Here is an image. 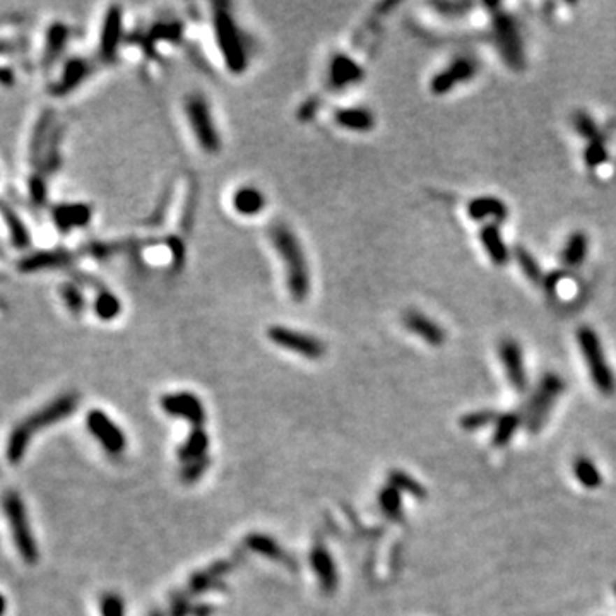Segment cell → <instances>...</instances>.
Wrapping results in <instances>:
<instances>
[{"label":"cell","mask_w":616,"mask_h":616,"mask_svg":"<svg viewBox=\"0 0 616 616\" xmlns=\"http://www.w3.org/2000/svg\"><path fill=\"white\" fill-rule=\"evenodd\" d=\"M389 480H390V487L399 489V492L409 493V495H413L415 499L423 500L424 496H427V489H424L418 481L413 480L409 474H406L404 471H392V473L389 474Z\"/></svg>","instance_id":"obj_30"},{"label":"cell","mask_w":616,"mask_h":616,"mask_svg":"<svg viewBox=\"0 0 616 616\" xmlns=\"http://www.w3.org/2000/svg\"><path fill=\"white\" fill-rule=\"evenodd\" d=\"M515 260H517L519 267L522 269V273L526 274L527 279H531L533 282H541L545 274H543L541 266L538 264V260L533 257L531 252H527L524 247H517L514 250Z\"/></svg>","instance_id":"obj_32"},{"label":"cell","mask_w":616,"mask_h":616,"mask_svg":"<svg viewBox=\"0 0 616 616\" xmlns=\"http://www.w3.org/2000/svg\"><path fill=\"white\" fill-rule=\"evenodd\" d=\"M577 341H579L580 353H582L585 365L589 368L592 384L596 385V389L601 394L611 396L616 390V378L613 372H611V366L608 365L606 357H604L599 336L596 334L594 329L584 325L577 331Z\"/></svg>","instance_id":"obj_3"},{"label":"cell","mask_w":616,"mask_h":616,"mask_svg":"<svg viewBox=\"0 0 616 616\" xmlns=\"http://www.w3.org/2000/svg\"><path fill=\"white\" fill-rule=\"evenodd\" d=\"M171 615L173 616H187L189 615V603H187L185 598H180L173 599V604H171Z\"/></svg>","instance_id":"obj_40"},{"label":"cell","mask_w":616,"mask_h":616,"mask_svg":"<svg viewBox=\"0 0 616 616\" xmlns=\"http://www.w3.org/2000/svg\"><path fill=\"white\" fill-rule=\"evenodd\" d=\"M152 616H162V615H158V613H155V615H152Z\"/></svg>","instance_id":"obj_43"},{"label":"cell","mask_w":616,"mask_h":616,"mask_svg":"<svg viewBox=\"0 0 616 616\" xmlns=\"http://www.w3.org/2000/svg\"><path fill=\"white\" fill-rule=\"evenodd\" d=\"M310 561H312V568L317 572L322 591L325 594H332L338 587V570H336L332 557L324 548L322 543H317L313 546L312 553H310Z\"/></svg>","instance_id":"obj_16"},{"label":"cell","mask_w":616,"mask_h":616,"mask_svg":"<svg viewBox=\"0 0 616 616\" xmlns=\"http://www.w3.org/2000/svg\"><path fill=\"white\" fill-rule=\"evenodd\" d=\"M589 252V238L584 231H573L570 238L565 243L564 252H561V262L565 267L575 269L582 266V262L587 257Z\"/></svg>","instance_id":"obj_22"},{"label":"cell","mask_w":616,"mask_h":616,"mask_svg":"<svg viewBox=\"0 0 616 616\" xmlns=\"http://www.w3.org/2000/svg\"><path fill=\"white\" fill-rule=\"evenodd\" d=\"M496 418H499V416H496L493 411H474L469 413V415L462 416L461 427L464 428V430H478V428L488 427L489 423L496 422Z\"/></svg>","instance_id":"obj_35"},{"label":"cell","mask_w":616,"mask_h":616,"mask_svg":"<svg viewBox=\"0 0 616 616\" xmlns=\"http://www.w3.org/2000/svg\"><path fill=\"white\" fill-rule=\"evenodd\" d=\"M6 608H7L6 598H3V596L0 594V616H3V613H6Z\"/></svg>","instance_id":"obj_42"},{"label":"cell","mask_w":616,"mask_h":616,"mask_svg":"<svg viewBox=\"0 0 616 616\" xmlns=\"http://www.w3.org/2000/svg\"><path fill=\"white\" fill-rule=\"evenodd\" d=\"M213 613V608L211 606H197L194 608V615L195 616H209Z\"/></svg>","instance_id":"obj_41"},{"label":"cell","mask_w":616,"mask_h":616,"mask_svg":"<svg viewBox=\"0 0 616 616\" xmlns=\"http://www.w3.org/2000/svg\"><path fill=\"white\" fill-rule=\"evenodd\" d=\"M478 72V62L471 57H459L452 64L447 65L442 72L434 76L430 83L431 93L442 96L452 91L457 84L468 83Z\"/></svg>","instance_id":"obj_12"},{"label":"cell","mask_w":616,"mask_h":616,"mask_svg":"<svg viewBox=\"0 0 616 616\" xmlns=\"http://www.w3.org/2000/svg\"><path fill=\"white\" fill-rule=\"evenodd\" d=\"M65 36H67V29L64 26H53L48 38V57H57L59 50L62 48Z\"/></svg>","instance_id":"obj_39"},{"label":"cell","mask_w":616,"mask_h":616,"mask_svg":"<svg viewBox=\"0 0 616 616\" xmlns=\"http://www.w3.org/2000/svg\"><path fill=\"white\" fill-rule=\"evenodd\" d=\"M91 217L89 208H86L84 204H71V206H60L53 211V221L59 224V228L62 229H74L79 227L87 224Z\"/></svg>","instance_id":"obj_23"},{"label":"cell","mask_w":616,"mask_h":616,"mask_svg":"<svg viewBox=\"0 0 616 616\" xmlns=\"http://www.w3.org/2000/svg\"><path fill=\"white\" fill-rule=\"evenodd\" d=\"M480 238L481 243H483L485 250H487L489 260L499 267L507 266L508 259H510V252H508L507 245L503 242L499 224L496 223L485 224L480 231Z\"/></svg>","instance_id":"obj_18"},{"label":"cell","mask_w":616,"mask_h":616,"mask_svg":"<svg viewBox=\"0 0 616 616\" xmlns=\"http://www.w3.org/2000/svg\"><path fill=\"white\" fill-rule=\"evenodd\" d=\"M468 214L471 220L485 221L487 217H492L495 221H503L508 216V208L503 201L499 197H476L468 204Z\"/></svg>","instance_id":"obj_20"},{"label":"cell","mask_w":616,"mask_h":616,"mask_svg":"<svg viewBox=\"0 0 616 616\" xmlns=\"http://www.w3.org/2000/svg\"><path fill=\"white\" fill-rule=\"evenodd\" d=\"M565 384L558 375L548 373L543 377V380L539 382L538 389H536L533 399L529 401L526 409V428L531 434H536L543 428L546 418H548L550 411L557 403L558 396L564 392Z\"/></svg>","instance_id":"obj_7"},{"label":"cell","mask_w":616,"mask_h":616,"mask_svg":"<svg viewBox=\"0 0 616 616\" xmlns=\"http://www.w3.org/2000/svg\"><path fill=\"white\" fill-rule=\"evenodd\" d=\"M267 338L276 346L303 358L320 359L325 354V344L319 338L307 332L294 331L286 325H271L267 329Z\"/></svg>","instance_id":"obj_8"},{"label":"cell","mask_w":616,"mask_h":616,"mask_svg":"<svg viewBox=\"0 0 616 616\" xmlns=\"http://www.w3.org/2000/svg\"><path fill=\"white\" fill-rule=\"evenodd\" d=\"M101 615L103 616H125V604L118 594L108 592L101 599Z\"/></svg>","instance_id":"obj_37"},{"label":"cell","mask_w":616,"mask_h":616,"mask_svg":"<svg viewBox=\"0 0 616 616\" xmlns=\"http://www.w3.org/2000/svg\"><path fill=\"white\" fill-rule=\"evenodd\" d=\"M500 359H502L505 373H507L512 387L517 389L519 392L526 390L527 387L526 366H524L522 348L519 346L517 341L514 339L502 341V344H500Z\"/></svg>","instance_id":"obj_13"},{"label":"cell","mask_w":616,"mask_h":616,"mask_svg":"<svg viewBox=\"0 0 616 616\" xmlns=\"http://www.w3.org/2000/svg\"><path fill=\"white\" fill-rule=\"evenodd\" d=\"M245 546H247L250 552H255V553L262 554V557L271 558V560L278 561V564H282L285 567H288L292 570L296 568V561H294V558L292 557V554L286 553L276 539L269 538V536L259 534V533L247 536V538H245Z\"/></svg>","instance_id":"obj_15"},{"label":"cell","mask_w":616,"mask_h":616,"mask_svg":"<svg viewBox=\"0 0 616 616\" xmlns=\"http://www.w3.org/2000/svg\"><path fill=\"white\" fill-rule=\"evenodd\" d=\"M378 503H380L382 510L392 520H401L403 519V502H401V492L394 487H389L382 489L380 495H378Z\"/></svg>","instance_id":"obj_29"},{"label":"cell","mask_w":616,"mask_h":616,"mask_svg":"<svg viewBox=\"0 0 616 616\" xmlns=\"http://www.w3.org/2000/svg\"><path fill=\"white\" fill-rule=\"evenodd\" d=\"M231 208L240 216H257L266 209V195L252 185L238 187L231 197Z\"/></svg>","instance_id":"obj_17"},{"label":"cell","mask_w":616,"mask_h":616,"mask_svg":"<svg viewBox=\"0 0 616 616\" xmlns=\"http://www.w3.org/2000/svg\"><path fill=\"white\" fill-rule=\"evenodd\" d=\"M78 394H64V396L57 397L52 403L38 409L31 416L22 420L21 423H17V427L10 431L9 440H7L6 454L10 464H17L24 457L34 434H38L40 430H45V428L52 427V424L62 422L67 416H71L76 411V408H78Z\"/></svg>","instance_id":"obj_2"},{"label":"cell","mask_w":616,"mask_h":616,"mask_svg":"<svg viewBox=\"0 0 616 616\" xmlns=\"http://www.w3.org/2000/svg\"><path fill=\"white\" fill-rule=\"evenodd\" d=\"M363 71L361 67L351 60L350 57H336L331 62V69H329V79L334 87H348L351 84H357L361 79Z\"/></svg>","instance_id":"obj_21"},{"label":"cell","mask_w":616,"mask_h":616,"mask_svg":"<svg viewBox=\"0 0 616 616\" xmlns=\"http://www.w3.org/2000/svg\"><path fill=\"white\" fill-rule=\"evenodd\" d=\"M269 240L281 262L286 289L294 301L301 303L307 300L312 289L310 266L303 245L298 240L296 233L285 223H276L271 227Z\"/></svg>","instance_id":"obj_1"},{"label":"cell","mask_w":616,"mask_h":616,"mask_svg":"<svg viewBox=\"0 0 616 616\" xmlns=\"http://www.w3.org/2000/svg\"><path fill=\"white\" fill-rule=\"evenodd\" d=\"M214 31H216L217 47L229 71L235 74L243 72L248 64V52L235 19L229 16L223 7H217L214 13Z\"/></svg>","instance_id":"obj_4"},{"label":"cell","mask_w":616,"mask_h":616,"mask_svg":"<svg viewBox=\"0 0 616 616\" xmlns=\"http://www.w3.org/2000/svg\"><path fill=\"white\" fill-rule=\"evenodd\" d=\"M120 26L122 19L120 13L117 9L108 10V16H106L105 22H103V31H101V53L103 57L110 59L115 55V50H117L118 43H120Z\"/></svg>","instance_id":"obj_24"},{"label":"cell","mask_w":616,"mask_h":616,"mask_svg":"<svg viewBox=\"0 0 616 616\" xmlns=\"http://www.w3.org/2000/svg\"><path fill=\"white\" fill-rule=\"evenodd\" d=\"M584 159H585V164H587L589 168H592V170H596V168L603 166V164L606 163L608 149H606V143H604L603 137L598 136L596 139L589 141L587 148H585V151H584Z\"/></svg>","instance_id":"obj_33"},{"label":"cell","mask_w":616,"mask_h":616,"mask_svg":"<svg viewBox=\"0 0 616 616\" xmlns=\"http://www.w3.org/2000/svg\"><path fill=\"white\" fill-rule=\"evenodd\" d=\"M122 310V303L113 293L103 292L99 293V296L94 300V313L101 320H113L117 319L118 313Z\"/></svg>","instance_id":"obj_31"},{"label":"cell","mask_w":616,"mask_h":616,"mask_svg":"<svg viewBox=\"0 0 616 616\" xmlns=\"http://www.w3.org/2000/svg\"><path fill=\"white\" fill-rule=\"evenodd\" d=\"M615 592H616V584H615Z\"/></svg>","instance_id":"obj_44"},{"label":"cell","mask_w":616,"mask_h":616,"mask_svg":"<svg viewBox=\"0 0 616 616\" xmlns=\"http://www.w3.org/2000/svg\"><path fill=\"white\" fill-rule=\"evenodd\" d=\"M185 117L190 130L194 132L195 141L204 152L216 155L221 151V134L217 132L211 106L202 94H189L185 99Z\"/></svg>","instance_id":"obj_5"},{"label":"cell","mask_w":616,"mask_h":616,"mask_svg":"<svg viewBox=\"0 0 616 616\" xmlns=\"http://www.w3.org/2000/svg\"><path fill=\"white\" fill-rule=\"evenodd\" d=\"M209 437L202 428H194L192 434L189 435L187 442L178 449V457L183 462H192L197 459H202L208 452Z\"/></svg>","instance_id":"obj_25"},{"label":"cell","mask_w":616,"mask_h":616,"mask_svg":"<svg viewBox=\"0 0 616 616\" xmlns=\"http://www.w3.org/2000/svg\"><path fill=\"white\" fill-rule=\"evenodd\" d=\"M573 129H575L584 139H587V143L599 136V130L598 125H596L594 118L585 112H577L573 115Z\"/></svg>","instance_id":"obj_34"},{"label":"cell","mask_w":616,"mask_h":616,"mask_svg":"<svg viewBox=\"0 0 616 616\" xmlns=\"http://www.w3.org/2000/svg\"><path fill=\"white\" fill-rule=\"evenodd\" d=\"M162 408L166 415L187 420L195 428H202L208 420L201 399L192 392H173L162 397Z\"/></svg>","instance_id":"obj_11"},{"label":"cell","mask_w":616,"mask_h":616,"mask_svg":"<svg viewBox=\"0 0 616 616\" xmlns=\"http://www.w3.org/2000/svg\"><path fill=\"white\" fill-rule=\"evenodd\" d=\"M208 466H209L208 457H202V459H197V461L187 462L185 468L182 469V480L185 481V483H194V481H197L199 478L206 473Z\"/></svg>","instance_id":"obj_38"},{"label":"cell","mask_w":616,"mask_h":616,"mask_svg":"<svg viewBox=\"0 0 616 616\" xmlns=\"http://www.w3.org/2000/svg\"><path fill=\"white\" fill-rule=\"evenodd\" d=\"M493 28H495L496 47H499L505 64L510 65L514 71H520L524 67V48L522 40L514 19L508 16V13L495 9L492 14Z\"/></svg>","instance_id":"obj_9"},{"label":"cell","mask_w":616,"mask_h":616,"mask_svg":"<svg viewBox=\"0 0 616 616\" xmlns=\"http://www.w3.org/2000/svg\"><path fill=\"white\" fill-rule=\"evenodd\" d=\"M233 567L231 561H217L209 567L208 570H202V572L195 573L190 579V591L192 592H204L216 585L217 580L221 579L224 572H228Z\"/></svg>","instance_id":"obj_26"},{"label":"cell","mask_w":616,"mask_h":616,"mask_svg":"<svg viewBox=\"0 0 616 616\" xmlns=\"http://www.w3.org/2000/svg\"><path fill=\"white\" fill-rule=\"evenodd\" d=\"M84 74H86V65L84 64L72 62L71 65H67V69H65L62 79H60V84H59L60 91L72 89L76 84L81 81V78L84 79Z\"/></svg>","instance_id":"obj_36"},{"label":"cell","mask_w":616,"mask_h":616,"mask_svg":"<svg viewBox=\"0 0 616 616\" xmlns=\"http://www.w3.org/2000/svg\"><path fill=\"white\" fill-rule=\"evenodd\" d=\"M336 125L350 132H370L375 127V117L370 110L351 106V108H339L334 115Z\"/></svg>","instance_id":"obj_19"},{"label":"cell","mask_w":616,"mask_h":616,"mask_svg":"<svg viewBox=\"0 0 616 616\" xmlns=\"http://www.w3.org/2000/svg\"><path fill=\"white\" fill-rule=\"evenodd\" d=\"M495 434H493V445L495 447H505L514 437L515 430L520 424V416L515 413H508V415H502L496 418L495 422Z\"/></svg>","instance_id":"obj_27"},{"label":"cell","mask_w":616,"mask_h":616,"mask_svg":"<svg viewBox=\"0 0 616 616\" xmlns=\"http://www.w3.org/2000/svg\"><path fill=\"white\" fill-rule=\"evenodd\" d=\"M573 474H575V478L579 480V483L589 489L598 488L601 487V483H603L598 468H596L594 462L587 457L575 459V462H573Z\"/></svg>","instance_id":"obj_28"},{"label":"cell","mask_w":616,"mask_h":616,"mask_svg":"<svg viewBox=\"0 0 616 616\" xmlns=\"http://www.w3.org/2000/svg\"><path fill=\"white\" fill-rule=\"evenodd\" d=\"M3 512H6L7 522H9L13 539L16 543V548L22 560L26 564L34 565L38 561V546L34 541V536L29 526L28 514H26L24 503L16 492H9L3 496Z\"/></svg>","instance_id":"obj_6"},{"label":"cell","mask_w":616,"mask_h":616,"mask_svg":"<svg viewBox=\"0 0 616 616\" xmlns=\"http://www.w3.org/2000/svg\"><path fill=\"white\" fill-rule=\"evenodd\" d=\"M404 327L430 346H442L445 343V332L440 325L418 310H408L403 317Z\"/></svg>","instance_id":"obj_14"},{"label":"cell","mask_w":616,"mask_h":616,"mask_svg":"<svg viewBox=\"0 0 616 616\" xmlns=\"http://www.w3.org/2000/svg\"><path fill=\"white\" fill-rule=\"evenodd\" d=\"M87 428L110 455H120L127 447L125 435L101 409H93L87 415Z\"/></svg>","instance_id":"obj_10"}]
</instances>
